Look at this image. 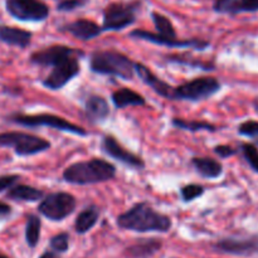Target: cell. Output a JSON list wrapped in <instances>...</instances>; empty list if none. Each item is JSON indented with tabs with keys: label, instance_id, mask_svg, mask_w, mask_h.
Wrapping results in <instances>:
<instances>
[{
	"label": "cell",
	"instance_id": "8d00e7d4",
	"mask_svg": "<svg viewBox=\"0 0 258 258\" xmlns=\"http://www.w3.org/2000/svg\"><path fill=\"white\" fill-rule=\"evenodd\" d=\"M39 258H58V257H57V254L54 253V252L47 251V252H44V253H43Z\"/></svg>",
	"mask_w": 258,
	"mask_h": 258
},
{
	"label": "cell",
	"instance_id": "ffe728a7",
	"mask_svg": "<svg viewBox=\"0 0 258 258\" xmlns=\"http://www.w3.org/2000/svg\"><path fill=\"white\" fill-rule=\"evenodd\" d=\"M7 198L15 202H38L44 198V191L34 186L19 184V185H13L8 190Z\"/></svg>",
	"mask_w": 258,
	"mask_h": 258
},
{
	"label": "cell",
	"instance_id": "7402d4cb",
	"mask_svg": "<svg viewBox=\"0 0 258 258\" xmlns=\"http://www.w3.org/2000/svg\"><path fill=\"white\" fill-rule=\"evenodd\" d=\"M112 102L116 108H125L128 106H144L146 103L145 98L140 93L126 87L112 93Z\"/></svg>",
	"mask_w": 258,
	"mask_h": 258
},
{
	"label": "cell",
	"instance_id": "277c9868",
	"mask_svg": "<svg viewBox=\"0 0 258 258\" xmlns=\"http://www.w3.org/2000/svg\"><path fill=\"white\" fill-rule=\"evenodd\" d=\"M9 121L17 123V125L24 126V127H47L55 128V130L64 131V133L73 134L78 136H86L87 131L76 123L70 122L59 116L50 115V113H39V115H23V113H15L9 117Z\"/></svg>",
	"mask_w": 258,
	"mask_h": 258
},
{
	"label": "cell",
	"instance_id": "d4e9b609",
	"mask_svg": "<svg viewBox=\"0 0 258 258\" xmlns=\"http://www.w3.org/2000/svg\"><path fill=\"white\" fill-rule=\"evenodd\" d=\"M151 18H153L154 25H155L156 30L160 35L164 37H170V38H176V32L174 29L173 23L170 22L169 18H166L165 15L160 14V13L153 12L151 13Z\"/></svg>",
	"mask_w": 258,
	"mask_h": 258
},
{
	"label": "cell",
	"instance_id": "5bb4252c",
	"mask_svg": "<svg viewBox=\"0 0 258 258\" xmlns=\"http://www.w3.org/2000/svg\"><path fill=\"white\" fill-rule=\"evenodd\" d=\"M101 146H102V150L108 156L116 159L117 161L122 163L123 165L130 166V168L134 169H144V166H145V163L143 161V159L139 158L138 155L133 154L131 151L126 150L113 136H105L102 139Z\"/></svg>",
	"mask_w": 258,
	"mask_h": 258
},
{
	"label": "cell",
	"instance_id": "ba28073f",
	"mask_svg": "<svg viewBox=\"0 0 258 258\" xmlns=\"http://www.w3.org/2000/svg\"><path fill=\"white\" fill-rule=\"evenodd\" d=\"M139 3H111L103 10V30H121L134 24L136 20V12Z\"/></svg>",
	"mask_w": 258,
	"mask_h": 258
},
{
	"label": "cell",
	"instance_id": "74e56055",
	"mask_svg": "<svg viewBox=\"0 0 258 258\" xmlns=\"http://www.w3.org/2000/svg\"><path fill=\"white\" fill-rule=\"evenodd\" d=\"M254 107H256V110L258 111V101H256V102H254Z\"/></svg>",
	"mask_w": 258,
	"mask_h": 258
},
{
	"label": "cell",
	"instance_id": "4dcf8cb0",
	"mask_svg": "<svg viewBox=\"0 0 258 258\" xmlns=\"http://www.w3.org/2000/svg\"><path fill=\"white\" fill-rule=\"evenodd\" d=\"M254 12H258V0H237L233 9V14Z\"/></svg>",
	"mask_w": 258,
	"mask_h": 258
},
{
	"label": "cell",
	"instance_id": "9c48e42d",
	"mask_svg": "<svg viewBox=\"0 0 258 258\" xmlns=\"http://www.w3.org/2000/svg\"><path fill=\"white\" fill-rule=\"evenodd\" d=\"M5 9L20 22H43L49 15V8L40 0H5Z\"/></svg>",
	"mask_w": 258,
	"mask_h": 258
},
{
	"label": "cell",
	"instance_id": "9a60e30c",
	"mask_svg": "<svg viewBox=\"0 0 258 258\" xmlns=\"http://www.w3.org/2000/svg\"><path fill=\"white\" fill-rule=\"evenodd\" d=\"M135 72L138 73L141 81L150 88H153V91H155L158 95L163 96L168 100H174V88L168 85L165 81L160 80L158 76L154 75L146 66H144L143 63H135Z\"/></svg>",
	"mask_w": 258,
	"mask_h": 258
},
{
	"label": "cell",
	"instance_id": "4fadbf2b",
	"mask_svg": "<svg viewBox=\"0 0 258 258\" xmlns=\"http://www.w3.org/2000/svg\"><path fill=\"white\" fill-rule=\"evenodd\" d=\"M75 54H82V52L67 47V45H52V47L33 53L30 55V62L33 64L43 66V67H49V66L54 67L59 62Z\"/></svg>",
	"mask_w": 258,
	"mask_h": 258
},
{
	"label": "cell",
	"instance_id": "d590c367",
	"mask_svg": "<svg viewBox=\"0 0 258 258\" xmlns=\"http://www.w3.org/2000/svg\"><path fill=\"white\" fill-rule=\"evenodd\" d=\"M13 209L9 204H7L5 202H0V219L8 218V217L12 214Z\"/></svg>",
	"mask_w": 258,
	"mask_h": 258
},
{
	"label": "cell",
	"instance_id": "83f0119b",
	"mask_svg": "<svg viewBox=\"0 0 258 258\" xmlns=\"http://www.w3.org/2000/svg\"><path fill=\"white\" fill-rule=\"evenodd\" d=\"M49 244L50 248L54 252H57V253H64L70 248V236L66 232L55 234L54 237H52Z\"/></svg>",
	"mask_w": 258,
	"mask_h": 258
},
{
	"label": "cell",
	"instance_id": "7a4b0ae2",
	"mask_svg": "<svg viewBox=\"0 0 258 258\" xmlns=\"http://www.w3.org/2000/svg\"><path fill=\"white\" fill-rule=\"evenodd\" d=\"M116 168L113 164L102 159H91L72 164L63 171V179L75 185H88L108 181L115 178Z\"/></svg>",
	"mask_w": 258,
	"mask_h": 258
},
{
	"label": "cell",
	"instance_id": "d6986e66",
	"mask_svg": "<svg viewBox=\"0 0 258 258\" xmlns=\"http://www.w3.org/2000/svg\"><path fill=\"white\" fill-rule=\"evenodd\" d=\"M161 248V242L155 238H144L127 247L125 254L127 258H150Z\"/></svg>",
	"mask_w": 258,
	"mask_h": 258
},
{
	"label": "cell",
	"instance_id": "2e32d148",
	"mask_svg": "<svg viewBox=\"0 0 258 258\" xmlns=\"http://www.w3.org/2000/svg\"><path fill=\"white\" fill-rule=\"evenodd\" d=\"M64 32L71 33L73 37L81 40H90L93 38L98 37L102 33V27L97 24V23L92 22L90 19H78L75 22L66 24L64 27L60 28Z\"/></svg>",
	"mask_w": 258,
	"mask_h": 258
},
{
	"label": "cell",
	"instance_id": "484cf974",
	"mask_svg": "<svg viewBox=\"0 0 258 258\" xmlns=\"http://www.w3.org/2000/svg\"><path fill=\"white\" fill-rule=\"evenodd\" d=\"M173 126L175 127L181 128V130H188V131H216L217 127L212 123L206 122V121H185L183 118H174Z\"/></svg>",
	"mask_w": 258,
	"mask_h": 258
},
{
	"label": "cell",
	"instance_id": "52a82bcc",
	"mask_svg": "<svg viewBox=\"0 0 258 258\" xmlns=\"http://www.w3.org/2000/svg\"><path fill=\"white\" fill-rule=\"evenodd\" d=\"M221 90V83L214 77H198L174 88V100H207Z\"/></svg>",
	"mask_w": 258,
	"mask_h": 258
},
{
	"label": "cell",
	"instance_id": "3957f363",
	"mask_svg": "<svg viewBox=\"0 0 258 258\" xmlns=\"http://www.w3.org/2000/svg\"><path fill=\"white\" fill-rule=\"evenodd\" d=\"M91 71L98 75L115 76L122 80H133L135 63L125 54L116 50H97L90 59Z\"/></svg>",
	"mask_w": 258,
	"mask_h": 258
},
{
	"label": "cell",
	"instance_id": "6da1fadb",
	"mask_svg": "<svg viewBox=\"0 0 258 258\" xmlns=\"http://www.w3.org/2000/svg\"><path fill=\"white\" fill-rule=\"evenodd\" d=\"M117 226L126 231L146 233H166L171 228V219L159 213L148 203H138L117 217Z\"/></svg>",
	"mask_w": 258,
	"mask_h": 258
},
{
	"label": "cell",
	"instance_id": "8992f818",
	"mask_svg": "<svg viewBox=\"0 0 258 258\" xmlns=\"http://www.w3.org/2000/svg\"><path fill=\"white\" fill-rule=\"evenodd\" d=\"M77 202L70 193L57 191L44 197L38 206V212L50 221L59 222L75 212Z\"/></svg>",
	"mask_w": 258,
	"mask_h": 258
},
{
	"label": "cell",
	"instance_id": "ac0fdd59",
	"mask_svg": "<svg viewBox=\"0 0 258 258\" xmlns=\"http://www.w3.org/2000/svg\"><path fill=\"white\" fill-rule=\"evenodd\" d=\"M85 113L92 122H102L110 115V106L102 96H90L86 100Z\"/></svg>",
	"mask_w": 258,
	"mask_h": 258
},
{
	"label": "cell",
	"instance_id": "cb8c5ba5",
	"mask_svg": "<svg viewBox=\"0 0 258 258\" xmlns=\"http://www.w3.org/2000/svg\"><path fill=\"white\" fill-rule=\"evenodd\" d=\"M40 227H42V223H40L39 217L30 214L25 224V242L30 248H35L39 242Z\"/></svg>",
	"mask_w": 258,
	"mask_h": 258
},
{
	"label": "cell",
	"instance_id": "7c38bea8",
	"mask_svg": "<svg viewBox=\"0 0 258 258\" xmlns=\"http://www.w3.org/2000/svg\"><path fill=\"white\" fill-rule=\"evenodd\" d=\"M131 38H136V39L146 40V42H151L154 44L159 45H166V47H178V48H194V49H206L209 47V43L207 40L202 39H189V40H179L176 38L164 37L159 33L148 32V30H140L136 29L130 33Z\"/></svg>",
	"mask_w": 258,
	"mask_h": 258
},
{
	"label": "cell",
	"instance_id": "1f68e13d",
	"mask_svg": "<svg viewBox=\"0 0 258 258\" xmlns=\"http://www.w3.org/2000/svg\"><path fill=\"white\" fill-rule=\"evenodd\" d=\"M88 3V0H63L57 5L59 12H73L76 9L83 8Z\"/></svg>",
	"mask_w": 258,
	"mask_h": 258
},
{
	"label": "cell",
	"instance_id": "8fae6325",
	"mask_svg": "<svg viewBox=\"0 0 258 258\" xmlns=\"http://www.w3.org/2000/svg\"><path fill=\"white\" fill-rule=\"evenodd\" d=\"M217 252L232 256L249 257L258 254V234L244 238H223L213 246Z\"/></svg>",
	"mask_w": 258,
	"mask_h": 258
},
{
	"label": "cell",
	"instance_id": "f546056e",
	"mask_svg": "<svg viewBox=\"0 0 258 258\" xmlns=\"http://www.w3.org/2000/svg\"><path fill=\"white\" fill-rule=\"evenodd\" d=\"M238 134L239 135L247 136V138L254 139L258 140V121L248 120L242 122L238 126Z\"/></svg>",
	"mask_w": 258,
	"mask_h": 258
},
{
	"label": "cell",
	"instance_id": "44dd1931",
	"mask_svg": "<svg viewBox=\"0 0 258 258\" xmlns=\"http://www.w3.org/2000/svg\"><path fill=\"white\" fill-rule=\"evenodd\" d=\"M100 218V211L96 206H90L83 209L77 216L75 222V229L78 234H85L90 232Z\"/></svg>",
	"mask_w": 258,
	"mask_h": 258
},
{
	"label": "cell",
	"instance_id": "30bf717a",
	"mask_svg": "<svg viewBox=\"0 0 258 258\" xmlns=\"http://www.w3.org/2000/svg\"><path fill=\"white\" fill-rule=\"evenodd\" d=\"M78 73H80V63H78L77 57L72 55L53 67L52 72L43 81V86L52 91L60 90Z\"/></svg>",
	"mask_w": 258,
	"mask_h": 258
},
{
	"label": "cell",
	"instance_id": "4316f807",
	"mask_svg": "<svg viewBox=\"0 0 258 258\" xmlns=\"http://www.w3.org/2000/svg\"><path fill=\"white\" fill-rule=\"evenodd\" d=\"M241 150L252 170L258 174V149L252 144H242Z\"/></svg>",
	"mask_w": 258,
	"mask_h": 258
},
{
	"label": "cell",
	"instance_id": "f1b7e54d",
	"mask_svg": "<svg viewBox=\"0 0 258 258\" xmlns=\"http://www.w3.org/2000/svg\"><path fill=\"white\" fill-rule=\"evenodd\" d=\"M180 194L184 202H191L203 196L204 188L202 185H199V184H188V185L181 188Z\"/></svg>",
	"mask_w": 258,
	"mask_h": 258
},
{
	"label": "cell",
	"instance_id": "d6a6232c",
	"mask_svg": "<svg viewBox=\"0 0 258 258\" xmlns=\"http://www.w3.org/2000/svg\"><path fill=\"white\" fill-rule=\"evenodd\" d=\"M237 0H216L214 3V10L222 14H233L234 5Z\"/></svg>",
	"mask_w": 258,
	"mask_h": 258
},
{
	"label": "cell",
	"instance_id": "e575fe53",
	"mask_svg": "<svg viewBox=\"0 0 258 258\" xmlns=\"http://www.w3.org/2000/svg\"><path fill=\"white\" fill-rule=\"evenodd\" d=\"M214 153H216L218 156H221V158L226 159V158H229V156L234 155L237 151L228 145H218L214 148Z\"/></svg>",
	"mask_w": 258,
	"mask_h": 258
},
{
	"label": "cell",
	"instance_id": "5b68a950",
	"mask_svg": "<svg viewBox=\"0 0 258 258\" xmlns=\"http://www.w3.org/2000/svg\"><path fill=\"white\" fill-rule=\"evenodd\" d=\"M0 146L12 148L18 156H30L47 151L50 148V143L27 133L9 131L0 134Z\"/></svg>",
	"mask_w": 258,
	"mask_h": 258
},
{
	"label": "cell",
	"instance_id": "836d02e7",
	"mask_svg": "<svg viewBox=\"0 0 258 258\" xmlns=\"http://www.w3.org/2000/svg\"><path fill=\"white\" fill-rule=\"evenodd\" d=\"M20 179L19 175H2L0 176V193L8 190V189L12 188L13 185L18 183V180Z\"/></svg>",
	"mask_w": 258,
	"mask_h": 258
},
{
	"label": "cell",
	"instance_id": "f35d334b",
	"mask_svg": "<svg viewBox=\"0 0 258 258\" xmlns=\"http://www.w3.org/2000/svg\"><path fill=\"white\" fill-rule=\"evenodd\" d=\"M0 258H9V257L5 256V254H3V253H0Z\"/></svg>",
	"mask_w": 258,
	"mask_h": 258
},
{
	"label": "cell",
	"instance_id": "e0dca14e",
	"mask_svg": "<svg viewBox=\"0 0 258 258\" xmlns=\"http://www.w3.org/2000/svg\"><path fill=\"white\" fill-rule=\"evenodd\" d=\"M32 40V33L9 25H0V42L12 47L27 48Z\"/></svg>",
	"mask_w": 258,
	"mask_h": 258
},
{
	"label": "cell",
	"instance_id": "603a6c76",
	"mask_svg": "<svg viewBox=\"0 0 258 258\" xmlns=\"http://www.w3.org/2000/svg\"><path fill=\"white\" fill-rule=\"evenodd\" d=\"M194 168L203 178L217 179L223 173V166L221 163L211 158H193L191 160Z\"/></svg>",
	"mask_w": 258,
	"mask_h": 258
}]
</instances>
